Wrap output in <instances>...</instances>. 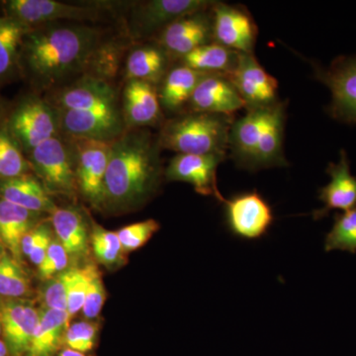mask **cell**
<instances>
[{
  "label": "cell",
  "mask_w": 356,
  "mask_h": 356,
  "mask_svg": "<svg viewBox=\"0 0 356 356\" xmlns=\"http://www.w3.org/2000/svg\"><path fill=\"white\" fill-rule=\"evenodd\" d=\"M104 41L102 29L83 23L33 28L23 39L19 70L33 88L50 92L86 74Z\"/></svg>",
  "instance_id": "obj_1"
},
{
  "label": "cell",
  "mask_w": 356,
  "mask_h": 356,
  "mask_svg": "<svg viewBox=\"0 0 356 356\" xmlns=\"http://www.w3.org/2000/svg\"><path fill=\"white\" fill-rule=\"evenodd\" d=\"M161 151L158 135L149 129H129L112 143L105 177L104 210H136L158 193L165 178Z\"/></svg>",
  "instance_id": "obj_2"
},
{
  "label": "cell",
  "mask_w": 356,
  "mask_h": 356,
  "mask_svg": "<svg viewBox=\"0 0 356 356\" xmlns=\"http://www.w3.org/2000/svg\"><path fill=\"white\" fill-rule=\"evenodd\" d=\"M234 116L187 111L165 120L158 134L161 149L182 154L227 156Z\"/></svg>",
  "instance_id": "obj_3"
},
{
  "label": "cell",
  "mask_w": 356,
  "mask_h": 356,
  "mask_svg": "<svg viewBox=\"0 0 356 356\" xmlns=\"http://www.w3.org/2000/svg\"><path fill=\"white\" fill-rule=\"evenodd\" d=\"M30 168L51 196L76 198V151L67 136L60 135L46 140L27 154Z\"/></svg>",
  "instance_id": "obj_4"
},
{
  "label": "cell",
  "mask_w": 356,
  "mask_h": 356,
  "mask_svg": "<svg viewBox=\"0 0 356 356\" xmlns=\"http://www.w3.org/2000/svg\"><path fill=\"white\" fill-rule=\"evenodd\" d=\"M4 127L27 156L46 140L60 135V115L46 98L28 95L8 112Z\"/></svg>",
  "instance_id": "obj_5"
},
{
  "label": "cell",
  "mask_w": 356,
  "mask_h": 356,
  "mask_svg": "<svg viewBox=\"0 0 356 356\" xmlns=\"http://www.w3.org/2000/svg\"><path fill=\"white\" fill-rule=\"evenodd\" d=\"M212 0H149L133 6L127 25L128 36L134 41L156 38L172 22L209 10Z\"/></svg>",
  "instance_id": "obj_6"
},
{
  "label": "cell",
  "mask_w": 356,
  "mask_h": 356,
  "mask_svg": "<svg viewBox=\"0 0 356 356\" xmlns=\"http://www.w3.org/2000/svg\"><path fill=\"white\" fill-rule=\"evenodd\" d=\"M62 111H95L121 107V95L112 81L83 74L54 89L46 95Z\"/></svg>",
  "instance_id": "obj_7"
},
{
  "label": "cell",
  "mask_w": 356,
  "mask_h": 356,
  "mask_svg": "<svg viewBox=\"0 0 356 356\" xmlns=\"http://www.w3.org/2000/svg\"><path fill=\"white\" fill-rule=\"evenodd\" d=\"M79 195L95 209L104 211L105 177L113 142L74 139Z\"/></svg>",
  "instance_id": "obj_8"
},
{
  "label": "cell",
  "mask_w": 356,
  "mask_h": 356,
  "mask_svg": "<svg viewBox=\"0 0 356 356\" xmlns=\"http://www.w3.org/2000/svg\"><path fill=\"white\" fill-rule=\"evenodd\" d=\"M0 3L4 16L17 21L28 29L62 20L93 21L102 13L97 6H76L56 0H6Z\"/></svg>",
  "instance_id": "obj_9"
},
{
  "label": "cell",
  "mask_w": 356,
  "mask_h": 356,
  "mask_svg": "<svg viewBox=\"0 0 356 356\" xmlns=\"http://www.w3.org/2000/svg\"><path fill=\"white\" fill-rule=\"evenodd\" d=\"M315 76L331 90L327 111L334 120L356 124V56H341L324 67L315 65Z\"/></svg>",
  "instance_id": "obj_10"
},
{
  "label": "cell",
  "mask_w": 356,
  "mask_h": 356,
  "mask_svg": "<svg viewBox=\"0 0 356 356\" xmlns=\"http://www.w3.org/2000/svg\"><path fill=\"white\" fill-rule=\"evenodd\" d=\"M225 219L234 236L243 240L261 238L273 226V208L257 191L236 194L225 200Z\"/></svg>",
  "instance_id": "obj_11"
},
{
  "label": "cell",
  "mask_w": 356,
  "mask_h": 356,
  "mask_svg": "<svg viewBox=\"0 0 356 356\" xmlns=\"http://www.w3.org/2000/svg\"><path fill=\"white\" fill-rule=\"evenodd\" d=\"M211 13L215 43L238 53L254 54L259 29L245 7L216 1Z\"/></svg>",
  "instance_id": "obj_12"
},
{
  "label": "cell",
  "mask_w": 356,
  "mask_h": 356,
  "mask_svg": "<svg viewBox=\"0 0 356 356\" xmlns=\"http://www.w3.org/2000/svg\"><path fill=\"white\" fill-rule=\"evenodd\" d=\"M58 111L60 133L74 139L111 143L127 130L121 107L95 111Z\"/></svg>",
  "instance_id": "obj_13"
},
{
  "label": "cell",
  "mask_w": 356,
  "mask_h": 356,
  "mask_svg": "<svg viewBox=\"0 0 356 356\" xmlns=\"http://www.w3.org/2000/svg\"><path fill=\"white\" fill-rule=\"evenodd\" d=\"M229 77L245 109L266 108L278 102V81L257 62L254 54L240 53L238 65Z\"/></svg>",
  "instance_id": "obj_14"
},
{
  "label": "cell",
  "mask_w": 356,
  "mask_h": 356,
  "mask_svg": "<svg viewBox=\"0 0 356 356\" xmlns=\"http://www.w3.org/2000/svg\"><path fill=\"white\" fill-rule=\"evenodd\" d=\"M227 156L218 154H178L165 170L166 181L186 182L202 196H213L224 203L217 184V168Z\"/></svg>",
  "instance_id": "obj_15"
},
{
  "label": "cell",
  "mask_w": 356,
  "mask_h": 356,
  "mask_svg": "<svg viewBox=\"0 0 356 356\" xmlns=\"http://www.w3.org/2000/svg\"><path fill=\"white\" fill-rule=\"evenodd\" d=\"M39 318L40 309L31 300L0 297L2 336L9 356H25Z\"/></svg>",
  "instance_id": "obj_16"
},
{
  "label": "cell",
  "mask_w": 356,
  "mask_h": 356,
  "mask_svg": "<svg viewBox=\"0 0 356 356\" xmlns=\"http://www.w3.org/2000/svg\"><path fill=\"white\" fill-rule=\"evenodd\" d=\"M211 9L175 21L156 37V43L172 60H180L199 47L214 42Z\"/></svg>",
  "instance_id": "obj_17"
},
{
  "label": "cell",
  "mask_w": 356,
  "mask_h": 356,
  "mask_svg": "<svg viewBox=\"0 0 356 356\" xmlns=\"http://www.w3.org/2000/svg\"><path fill=\"white\" fill-rule=\"evenodd\" d=\"M121 110L127 130L161 128L165 121L158 86L147 81H126L122 89Z\"/></svg>",
  "instance_id": "obj_18"
},
{
  "label": "cell",
  "mask_w": 356,
  "mask_h": 356,
  "mask_svg": "<svg viewBox=\"0 0 356 356\" xmlns=\"http://www.w3.org/2000/svg\"><path fill=\"white\" fill-rule=\"evenodd\" d=\"M245 108L242 97L228 76L220 74H206L196 86L188 111L234 116Z\"/></svg>",
  "instance_id": "obj_19"
},
{
  "label": "cell",
  "mask_w": 356,
  "mask_h": 356,
  "mask_svg": "<svg viewBox=\"0 0 356 356\" xmlns=\"http://www.w3.org/2000/svg\"><path fill=\"white\" fill-rule=\"evenodd\" d=\"M325 172L331 177V181L318 189V199L324 207L314 211L316 221L329 216L332 210L346 212L356 208V177L351 175L350 161L344 149L341 151L339 163H330Z\"/></svg>",
  "instance_id": "obj_20"
},
{
  "label": "cell",
  "mask_w": 356,
  "mask_h": 356,
  "mask_svg": "<svg viewBox=\"0 0 356 356\" xmlns=\"http://www.w3.org/2000/svg\"><path fill=\"white\" fill-rule=\"evenodd\" d=\"M269 107L247 109L245 115L234 120L232 124L229 149L232 158L240 168L254 172L255 153Z\"/></svg>",
  "instance_id": "obj_21"
},
{
  "label": "cell",
  "mask_w": 356,
  "mask_h": 356,
  "mask_svg": "<svg viewBox=\"0 0 356 356\" xmlns=\"http://www.w3.org/2000/svg\"><path fill=\"white\" fill-rule=\"evenodd\" d=\"M285 122L286 103L278 102L271 105L255 153L254 172L288 165L283 149Z\"/></svg>",
  "instance_id": "obj_22"
},
{
  "label": "cell",
  "mask_w": 356,
  "mask_h": 356,
  "mask_svg": "<svg viewBox=\"0 0 356 356\" xmlns=\"http://www.w3.org/2000/svg\"><path fill=\"white\" fill-rule=\"evenodd\" d=\"M0 199L49 216L58 208L53 196L31 173L0 180Z\"/></svg>",
  "instance_id": "obj_23"
},
{
  "label": "cell",
  "mask_w": 356,
  "mask_h": 356,
  "mask_svg": "<svg viewBox=\"0 0 356 356\" xmlns=\"http://www.w3.org/2000/svg\"><path fill=\"white\" fill-rule=\"evenodd\" d=\"M56 238L70 257L81 259L88 254L90 231L83 211L76 206L58 207L49 216Z\"/></svg>",
  "instance_id": "obj_24"
},
{
  "label": "cell",
  "mask_w": 356,
  "mask_h": 356,
  "mask_svg": "<svg viewBox=\"0 0 356 356\" xmlns=\"http://www.w3.org/2000/svg\"><path fill=\"white\" fill-rule=\"evenodd\" d=\"M205 72L180 64L172 65L158 88L159 102L163 111L181 113L188 107L192 95Z\"/></svg>",
  "instance_id": "obj_25"
},
{
  "label": "cell",
  "mask_w": 356,
  "mask_h": 356,
  "mask_svg": "<svg viewBox=\"0 0 356 356\" xmlns=\"http://www.w3.org/2000/svg\"><path fill=\"white\" fill-rule=\"evenodd\" d=\"M46 216L0 199V238L16 261L23 264L21 241L28 232L46 220Z\"/></svg>",
  "instance_id": "obj_26"
},
{
  "label": "cell",
  "mask_w": 356,
  "mask_h": 356,
  "mask_svg": "<svg viewBox=\"0 0 356 356\" xmlns=\"http://www.w3.org/2000/svg\"><path fill=\"white\" fill-rule=\"evenodd\" d=\"M172 58L158 43L133 49L126 60V81L138 79L158 86L172 67Z\"/></svg>",
  "instance_id": "obj_27"
},
{
  "label": "cell",
  "mask_w": 356,
  "mask_h": 356,
  "mask_svg": "<svg viewBox=\"0 0 356 356\" xmlns=\"http://www.w3.org/2000/svg\"><path fill=\"white\" fill-rule=\"evenodd\" d=\"M67 311L40 309L38 325L25 356H55L64 346L65 331L70 325Z\"/></svg>",
  "instance_id": "obj_28"
},
{
  "label": "cell",
  "mask_w": 356,
  "mask_h": 356,
  "mask_svg": "<svg viewBox=\"0 0 356 356\" xmlns=\"http://www.w3.org/2000/svg\"><path fill=\"white\" fill-rule=\"evenodd\" d=\"M238 58V51L212 42L187 54L179 63L205 74L229 76L236 70Z\"/></svg>",
  "instance_id": "obj_29"
},
{
  "label": "cell",
  "mask_w": 356,
  "mask_h": 356,
  "mask_svg": "<svg viewBox=\"0 0 356 356\" xmlns=\"http://www.w3.org/2000/svg\"><path fill=\"white\" fill-rule=\"evenodd\" d=\"M29 30L16 20L0 16V83L19 70L21 46Z\"/></svg>",
  "instance_id": "obj_30"
},
{
  "label": "cell",
  "mask_w": 356,
  "mask_h": 356,
  "mask_svg": "<svg viewBox=\"0 0 356 356\" xmlns=\"http://www.w3.org/2000/svg\"><path fill=\"white\" fill-rule=\"evenodd\" d=\"M31 293V280L22 264L6 252L0 259V297L27 299Z\"/></svg>",
  "instance_id": "obj_31"
},
{
  "label": "cell",
  "mask_w": 356,
  "mask_h": 356,
  "mask_svg": "<svg viewBox=\"0 0 356 356\" xmlns=\"http://www.w3.org/2000/svg\"><path fill=\"white\" fill-rule=\"evenodd\" d=\"M90 245L95 259L107 268L120 267L126 264V254L116 232L108 231L92 222Z\"/></svg>",
  "instance_id": "obj_32"
},
{
  "label": "cell",
  "mask_w": 356,
  "mask_h": 356,
  "mask_svg": "<svg viewBox=\"0 0 356 356\" xmlns=\"http://www.w3.org/2000/svg\"><path fill=\"white\" fill-rule=\"evenodd\" d=\"M30 170L24 152L3 126L0 129V180L21 177Z\"/></svg>",
  "instance_id": "obj_33"
},
{
  "label": "cell",
  "mask_w": 356,
  "mask_h": 356,
  "mask_svg": "<svg viewBox=\"0 0 356 356\" xmlns=\"http://www.w3.org/2000/svg\"><path fill=\"white\" fill-rule=\"evenodd\" d=\"M325 252L343 250L356 252V208L343 213H336L334 226L325 238Z\"/></svg>",
  "instance_id": "obj_34"
},
{
  "label": "cell",
  "mask_w": 356,
  "mask_h": 356,
  "mask_svg": "<svg viewBox=\"0 0 356 356\" xmlns=\"http://www.w3.org/2000/svg\"><path fill=\"white\" fill-rule=\"evenodd\" d=\"M65 289H67V312L70 320L83 310L86 291H88V276L86 266L69 267L65 270Z\"/></svg>",
  "instance_id": "obj_35"
},
{
  "label": "cell",
  "mask_w": 356,
  "mask_h": 356,
  "mask_svg": "<svg viewBox=\"0 0 356 356\" xmlns=\"http://www.w3.org/2000/svg\"><path fill=\"white\" fill-rule=\"evenodd\" d=\"M100 325L95 321H81L69 325L65 331L64 346L79 353H88L95 348Z\"/></svg>",
  "instance_id": "obj_36"
},
{
  "label": "cell",
  "mask_w": 356,
  "mask_h": 356,
  "mask_svg": "<svg viewBox=\"0 0 356 356\" xmlns=\"http://www.w3.org/2000/svg\"><path fill=\"white\" fill-rule=\"evenodd\" d=\"M161 228V225L154 219H147L146 221L128 225L116 232L120 240L124 252H134L144 247L145 245Z\"/></svg>",
  "instance_id": "obj_37"
},
{
  "label": "cell",
  "mask_w": 356,
  "mask_h": 356,
  "mask_svg": "<svg viewBox=\"0 0 356 356\" xmlns=\"http://www.w3.org/2000/svg\"><path fill=\"white\" fill-rule=\"evenodd\" d=\"M88 269V285L86 300L83 307L84 318L93 321L99 316L105 301L107 293L102 277V273L95 264H86Z\"/></svg>",
  "instance_id": "obj_38"
},
{
  "label": "cell",
  "mask_w": 356,
  "mask_h": 356,
  "mask_svg": "<svg viewBox=\"0 0 356 356\" xmlns=\"http://www.w3.org/2000/svg\"><path fill=\"white\" fill-rule=\"evenodd\" d=\"M70 257L60 241L54 236L46 257L38 266V276L42 281L51 280L69 268Z\"/></svg>",
  "instance_id": "obj_39"
},
{
  "label": "cell",
  "mask_w": 356,
  "mask_h": 356,
  "mask_svg": "<svg viewBox=\"0 0 356 356\" xmlns=\"http://www.w3.org/2000/svg\"><path fill=\"white\" fill-rule=\"evenodd\" d=\"M64 273L58 274L51 280L44 281L40 290V300L43 306L42 308L67 311V289H65Z\"/></svg>",
  "instance_id": "obj_40"
},
{
  "label": "cell",
  "mask_w": 356,
  "mask_h": 356,
  "mask_svg": "<svg viewBox=\"0 0 356 356\" xmlns=\"http://www.w3.org/2000/svg\"><path fill=\"white\" fill-rule=\"evenodd\" d=\"M55 233H54L53 227L50 222V219L48 221L44 222L43 232H42L41 236L35 243L33 247L31 252L28 255V259L32 262L34 266L38 267L41 262L43 261L44 257H46L47 252H48L49 247H50L51 242L53 241Z\"/></svg>",
  "instance_id": "obj_41"
},
{
  "label": "cell",
  "mask_w": 356,
  "mask_h": 356,
  "mask_svg": "<svg viewBox=\"0 0 356 356\" xmlns=\"http://www.w3.org/2000/svg\"><path fill=\"white\" fill-rule=\"evenodd\" d=\"M8 110H7V107L4 102L0 99V129L3 127L4 124H6L7 115H8Z\"/></svg>",
  "instance_id": "obj_42"
},
{
  "label": "cell",
  "mask_w": 356,
  "mask_h": 356,
  "mask_svg": "<svg viewBox=\"0 0 356 356\" xmlns=\"http://www.w3.org/2000/svg\"><path fill=\"white\" fill-rule=\"evenodd\" d=\"M57 356H88L86 353H79V351L70 350V348H64L58 351Z\"/></svg>",
  "instance_id": "obj_43"
},
{
  "label": "cell",
  "mask_w": 356,
  "mask_h": 356,
  "mask_svg": "<svg viewBox=\"0 0 356 356\" xmlns=\"http://www.w3.org/2000/svg\"><path fill=\"white\" fill-rule=\"evenodd\" d=\"M0 356H9L8 350L3 341L0 339Z\"/></svg>",
  "instance_id": "obj_44"
},
{
  "label": "cell",
  "mask_w": 356,
  "mask_h": 356,
  "mask_svg": "<svg viewBox=\"0 0 356 356\" xmlns=\"http://www.w3.org/2000/svg\"><path fill=\"white\" fill-rule=\"evenodd\" d=\"M6 245H4L3 241H2L1 238H0V259H1V257L6 254Z\"/></svg>",
  "instance_id": "obj_45"
},
{
  "label": "cell",
  "mask_w": 356,
  "mask_h": 356,
  "mask_svg": "<svg viewBox=\"0 0 356 356\" xmlns=\"http://www.w3.org/2000/svg\"><path fill=\"white\" fill-rule=\"evenodd\" d=\"M2 334V329H1V321H0V334Z\"/></svg>",
  "instance_id": "obj_46"
}]
</instances>
